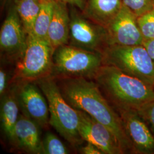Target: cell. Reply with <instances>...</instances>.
<instances>
[{
  "instance_id": "obj_1",
  "label": "cell",
  "mask_w": 154,
  "mask_h": 154,
  "mask_svg": "<svg viewBox=\"0 0 154 154\" xmlns=\"http://www.w3.org/2000/svg\"><path fill=\"white\" fill-rule=\"evenodd\" d=\"M54 78V77H53ZM67 103L107 127L115 135L125 154H133L120 115L91 79L82 77L54 78Z\"/></svg>"
},
{
  "instance_id": "obj_2",
  "label": "cell",
  "mask_w": 154,
  "mask_h": 154,
  "mask_svg": "<svg viewBox=\"0 0 154 154\" xmlns=\"http://www.w3.org/2000/svg\"><path fill=\"white\" fill-rule=\"evenodd\" d=\"M93 80L117 111L138 110L154 99L153 88L114 66L103 65Z\"/></svg>"
},
{
  "instance_id": "obj_3",
  "label": "cell",
  "mask_w": 154,
  "mask_h": 154,
  "mask_svg": "<svg viewBox=\"0 0 154 154\" xmlns=\"http://www.w3.org/2000/svg\"><path fill=\"white\" fill-rule=\"evenodd\" d=\"M37 82L48 102L50 125L72 146L82 144L84 140L79 132V111L67 103L54 78L45 77Z\"/></svg>"
},
{
  "instance_id": "obj_4",
  "label": "cell",
  "mask_w": 154,
  "mask_h": 154,
  "mask_svg": "<svg viewBox=\"0 0 154 154\" xmlns=\"http://www.w3.org/2000/svg\"><path fill=\"white\" fill-rule=\"evenodd\" d=\"M103 65L102 53L64 45L54 51L50 76L82 77L93 79Z\"/></svg>"
},
{
  "instance_id": "obj_5",
  "label": "cell",
  "mask_w": 154,
  "mask_h": 154,
  "mask_svg": "<svg viewBox=\"0 0 154 154\" xmlns=\"http://www.w3.org/2000/svg\"><path fill=\"white\" fill-rule=\"evenodd\" d=\"M102 55L103 65L114 66L154 88V65L143 45H110Z\"/></svg>"
},
{
  "instance_id": "obj_6",
  "label": "cell",
  "mask_w": 154,
  "mask_h": 154,
  "mask_svg": "<svg viewBox=\"0 0 154 154\" xmlns=\"http://www.w3.org/2000/svg\"><path fill=\"white\" fill-rule=\"evenodd\" d=\"M54 51L49 40L28 34L26 48L17 61L14 78L20 82H35L50 76Z\"/></svg>"
},
{
  "instance_id": "obj_7",
  "label": "cell",
  "mask_w": 154,
  "mask_h": 154,
  "mask_svg": "<svg viewBox=\"0 0 154 154\" xmlns=\"http://www.w3.org/2000/svg\"><path fill=\"white\" fill-rule=\"evenodd\" d=\"M69 45L102 53L109 46L105 27L72 10L70 14Z\"/></svg>"
},
{
  "instance_id": "obj_8",
  "label": "cell",
  "mask_w": 154,
  "mask_h": 154,
  "mask_svg": "<svg viewBox=\"0 0 154 154\" xmlns=\"http://www.w3.org/2000/svg\"><path fill=\"white\" fill-rule=\"evenodd\" d=\"M34 82L22 81L13 88L22 114L45 128L49 125V109L47 99Z\"/></svg>"
},
{
  "instance_id": "obj_9",
  "label": "cell",
  "mask_w": 154,
  "mask_h": 154,
  "mask_svg": "<svg viewBox=\"0 0 154 154\" xmlns=\"http://www.w3.org/2000/svg\"><path fill=\"white\" fill-rule=\"evenodd\" d=\"M137 18L123 4L121 10L105 27L109 46L143 45L144 39L138 25Z\"/></svg>"
},
{
  "instance_id": "obj_10",
  "label": "cell",
  "mask_w": 154,
  "mask_h": 154,
  "mask_svg": "<svg viewBox=\"0 0 154 154\" xmlns=\"http://www.w3.org/2000/svg\"><path fill=\"white\" fill-rule=\"evenodd\" d=\"M25 32L16 7L9 12L0 32L1 53L9 60L18 61L22 57L27 45Z\"/></svg>"
},
{
  "instance_id": "obj_11",
  "label": "cell",
  "mask_w": 154,
  "mask_h": 154,
  "mask_svg": "<svg viewBox=\"0 0 154 154\" xmlns=\"http://www.w3.org/2000/svg\"><path fill=\"white\" fill-rule=\"evenodd\" d=\"M79 112V132L84 141L93 143L103 154H125L119 140L110 130L86 112Z\"/></svg>"
},
{
  "instance_id": "obj_12",
  "label": "cell",
  "mask_w": 154,
  "mask_h": 154,
  "mask_svg": "<svg viewBox=\"0 0 154 154\" xmlns=\"http://www.w3.org/2000/svg\"><path fill=\"white\" fill-rule=\"evenodd\" d=\"M132 144L133 154H154V135L137 110L118 111Z\"/></svg>"
},
{
  "instance_id": "obj_13",
  "label": "cell",
  "mask_w": 154,
  "mask_h": 154,
  "mask_svg": "<svg viewBox=\"0 0 154 154\" xmlns=\"http://www.w3.org/2000/svg\"><path fill=\"white\" fill-rule=\"evenodd\" d=\"M41 127L23 114H20L14 130V144L31 154H42Z\"/></svg>"
},
{
  "instance_id": "obj_14",
  "label": "cell",
  "mask_w": 154,
  "mask_h": 154,
  "mask_svg": "<svg viewBox=\"0 0 154 154\" xmlns=\"http://www.w3.org/2000/svg\"><path fill=\"white\" fill-rule=\"evenodd\" d=\"M66 4L54 0L53 16L48 34V39L54 50L69 42L70 17Z\"/></svg>"
},
{
  "instance_id": "obj_15",
  "label": "cell",
  "mask_w": 154,
  "mask_h": 154,
  "mask_svg": "<svg viewBox=\"0 0 154 154\" xmlns=\"http://www.w3.org/2000/svg\"><path fill=\"white\" fill-rule=\"evenodd\" d=\"M0 117L2 131L6 138L14 144V130L19 117L20 107L14 90L1 97Z\"/></svg>"
},
{
  "instance_id": "obj_16",
  "label": "cell",
  "mask_w": 154,
  "mask_h": 154,
  "mask_svg": "<svg viewBox=\"0 0 154 154\" xmlns=\"http://www.w3.org/2000/svg\"><path fill=\"white\" fill-rule=\"evenodd\" d=\"M122 5V0H88L85 11L88 18L105 27Z\"/></svg>"
},
{
  "instance_id": "obj_17",
  "label": "cell",
  "mask_w": 154,
  "mask_h": 154,
  "mask_svg": "<svg viewBox=\"0 0 154 154\" xmlns=\"http://www.w3.org/2000/svg\"><path fill=\"white\" fill-rule=\"evenodd\" d=\"M41 8L40 0H18L17 11L27 34L32 32Z\"/></svg>"
},
{
  "instance_id": "obj_18",
  "label": "cell",
  "mask_w": 154,
  "mask_h": 154,
  "mask_svg": "<svg viewBox=\"0 0 154 154\" xmlns=\"http://www.w3.org/2000/svg\"><path fill=\"white\" fill-rule=\"evenodd\" d=\"M40 11L30 34L38 38L48 40V30L53 16L54 0H40Z\"/></svg>"
},
{
  "instance_id": "obj_19",
  "label": "cell",
  "mask_w": 154,
  "mask_h": 154,
  "mask_svg": "<svg viewBox=\"0 0 154 154\" xmlns=\"http://www.w3.org/2000/svg\"><path fill=\"white\" fill-rule=\"evenodd\" d=\"M69 150L61 140L52 132H47L42 142V154H67Z\"/></svg>"
},
{
  "instance_id": "obj_20",
  "label": "cell",
  "mask_w": 154,
  "mask_h": 154,
  "mask_svg": "<svg viewBox=\"0 0 154 154\" xmlns=\"http://www.w3.org/2000/svg\"><path fill=\"white\" fill-rule=\"evenodd\" d=\"M144 41L154 39V8L137 18Z\"/></svg>"
},
{
  "instance_id": "obj_21",
  "label": "cell",
  "mask_w": 154,
  "mask_h": 154,
  "mask_svg": "<svg viewBox=\"0 0 154 154\" xmlns=\"http://www.w3.org/2000/svg\"><path fill=\"white\" fill-rule=\"evenodd\" d=\"M122 3L137 17L154 8V0H122Z\"/></svg>"
},
{
  "instance_id": "obj_22",
  "label": "cell",
  "mask_w": 154,
  "mask_h": 154,
  "mask_svg": "<svg viewBox=\"0 0 154 154\" xmlns=\"http://www.w3.org/2000/svg\"><path fill=\"white\" fill-rule=\"evenodd\" d=\"M154 135V99L137 110Z\"/></svg>"
},
{
  "instance_id": "obj_23",
  "label": "cell",
  "mask_w": 154,
  "mask_h": 154,
  "mask_svg": "<svg viewBox=\"0 0 154 154\" xmlns=\"http://www.w3.org/2000/svg\"><path fill=\"white\" fill-rule=\"evenodd\" d=\"M9 81V75L4 69L1 67L0 70V95L2 97L6 93V88L8 87Z\"/></svg>"
},
{
  "instance_id": "obj_24",
  "label": "cell",
  "mask_w": 154,
  "mask_h": 154,
  "mask_svg": "<svg viewBox=\"0 0 154 154\" xmlns=\"http://www.w3.org/2000/svg\"><path fill=\"white\" fill-rule=\"evenodd\" d=\"M80 152L83 154H103L96 146L93 143L88 142L81 149Z\"/></svg>"
},
{
  "instance_id": "obj_25",
  "label": "cell",
  "mask_w": 154,
  "mask_h": 154,
  "mask_svg": "<svg viewBox=\"0 0 154 154\" xmlns=\"http://www.w3.org/2000/svg\"><path fill=\"white\" fill-rule=\"evenodd\" d=\"M143 45L147 50L154 65V39L144 40Z\"/></svg>"
},
{
  "instance_id": "obj_26",
  "label": "cell",
  "mask_w": 154,
  "mask_h": 154,
  "mask_svg": "<svg viewBox=\"0 0 154 154\" xmlns=\"http://www.w3.org/2000/svg\"><path fill=\"white\" fill-rule=\"evenodd\" d=\"M65 4H69L75 6L81 10H84L85 8V0H58Z\"/></svg>"
},
{
  "instance_id": "obj_27",
  "label": "cell",
  "mask_w": 154,
  "mask_h": 154,
  "mask_svg": "<svg viewBox=\"0 0 154 154\" xmlns=\"http://www.w3.org/2000/svg\"></svg>"
},
{
  "instance_id": "obj_28",
  "label": "cell",
  "mask_w": 154,
  "mask_h": 154,
  "mask_svg": "<svg viewBox=\"0 0 154 154\" xmlns=\"http://www.w3.org/2000/svg\"></svg>"
}]
</instances>
